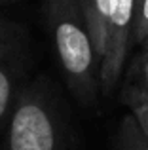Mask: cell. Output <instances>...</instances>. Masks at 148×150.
<instances>
[{"label":"cell","mask_w":148,"mask_h":150,"mask_svg":"<svg viewBox=\"0 0 148 150\" xmlns=\"http://www.w3.org/2000/svg\"><path fill=\"white\" fill-rule=\"evenodd\" d=\"M0 150H80L70 108L48 76L25 82L0 135Z\"/></svg>","instance_id":"cell-1"},{"label":"cell","mask_w":148,"mask_h":150,"mask_svg":"<svg viewBox=\"0 0 148 150\" xmlns=\"http://www.w3.org/2000/svg\"><path fill=\"white\" fill-rule=\"evenodd\" d=\"M42 19L68 91L80 106L95 108L101 95V57L80 0H42Z\"/></svg>","instance_id":"cell-2"},{"label":"cell","mask_w":148,"mask_h":150,"mask_svg":"<svg viewBox=\"0 0 148 150\" xmlns=\"http://www.w3.org/2000/svg\"><path fill=\"white\" fill-rule=\"evenodd\" d=\"M30 48L0 51V135L10 120L30 67Z\"/></svg>","instance_id":"cell-3"},{"label":"cell","mask_w":148,"mask_h":150,"mask_svg":"<svg viewBox=\"0 0 148 150\" xmlns=\"http://www.w3.org/2000/svg\"><path fill=\"white\" fill-rule=\"evenodd\" d=\"M120 101L129 110L148 105V38L137 48V53L125 65L122 76Z\"/></svg>","instance_id":"cell-4"},{"label":"cell","mask_w":148,"mask_h":150,"mask_svg":"<svg viewBox=\"0 0 148 150\" xmlns=\"http://www.w3.org/2000/svg\"><path fill=\"white\" fill-rule=\"evenodd\" d=\"M80 4H82V10H84L85 21H87L95 50L99 53V57L103 59L106 27H108V21L112 17V11H114L118 0H80Z\"/></svg>","instance_id":"cell-5"},{"label":"cell","mask_w":148,"mask_h":150,"mask_svg":"<svg viewBox=\"0 0 148 150\" xmlns=\"http://www.w3.org/2000/svg\"><path fill=\"white\" fill-rule=\"evenodd\" d=\"M114 150H148V137L142 133L133 112L125 114L114 135Z\"/></svg>","instance_id":"cell-6"},{"label":"cell","mask_w":148,"mask_h":150,"mask_svg":"<svg viewBox=\"0 0 148 150\" xmlns=\"http://www.w3.org/2000/svg\"><path fill=\"white\" fill-rule=\"evenodd\" d=\"M29 48L27 30L13 19H8L0 13V51Z\"/></svg>","instance_id":"cell-7"},{"label":"cell","mask_w":148,"mask_h":150,"mask_svg":"<svg viewBox=\"0 0 148 150\" xmlns=\"http://www.w3.org/2000/svg\"><path fill=\"white\" fill-rule=\"evenodd\" d=\"M148 38V0H137L133 25V48H139Z\"/></svg>","instance_id":"cell-8"},{"label":"cell","mask_w":148,"mask_h":150,"mask_svg":"<svg viewBox=\"0 0 148 150\" xmlns=\"http://www.w3.org/2000/svg\"><path fill=\"white\" fill-rule=\"evenodd\" d=\"M133 112V116L137 118L139 125H141L142 133L148 137V105H142V106H137L135 110H131Z\"/></svg>","instance_id":"cell-9"},{"label":"cell","mask_w":148,"mask_h":150,"mask_svg":"<svg viewBox=\"0 0 148 150\" xmlns=\"http://www.w3.org/2000/svg\"><path fill=\"white\" fill-rule=\"evenodd\" d=\"M0 4H10V0H0Z\"/></svg>","instance_id":"cell-10"},{"label":"cell","mask_w":148,"mask_h":150,"mask_svg":"<svg viewBox=\"0 0 148 150\" xmlns=\"http://www.w3.org/2000/svg\"><path fill=\"white\" fill-rule=\"evenodd\" d=\"M13 2H19V0H10V4H13Z\"/></svg>","instance_id":"cell-11"}]
</instances>
